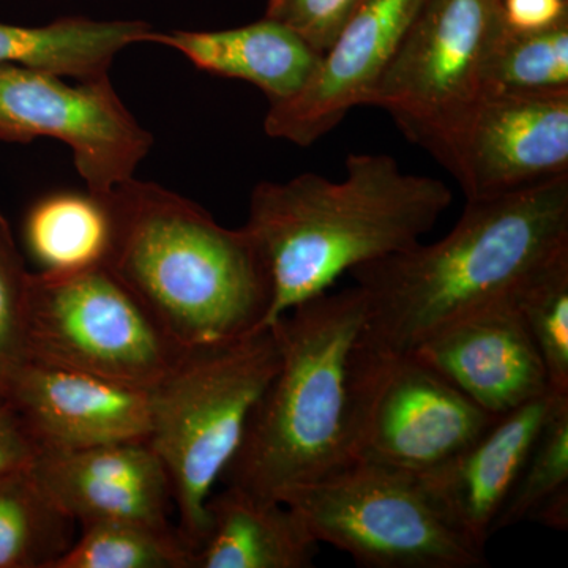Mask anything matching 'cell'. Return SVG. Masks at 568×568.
I'll use <instances>...</instances> for the list:
<instances>
[{
    "label": "cell",
    "instance_id": "obj_1",
    "mask_svg": "<svg viewBox=\"0 0 568 568\" xmlns=\"http://www.w3.org/2000/svg\"><path fill=\"white\" fill-rule=\"evenodd\" d=\"M568 248V174L466 201L454 230L349 272L364 293V342L410 353L446 325L514 293Z\"/></svg>",
    "mask_w": 568,
    "mask_h": 568
},
{
    "label": "cell",
    "instance_id": "obj_2",
    "mask_svg": "<svg viewBox=\"0 0 568 568\" xmlns=\"http://www.w3.org/2000/svg\"><path fill=\"white\" fill-rule=\"evenodd\" d=\"M452 203L446 183L405 173L387 153H351L342 181L257 183L245 227L272 280L264 327L346 272L417 245Z\"/></svg>",
    "mask_w": 568,
    "mask_h": 568
},
{
    "label": "cell",
    "instance_id": "obj_3",
    "mask_svg": "<svg viewBox=\"0 0 568 568\" xmlns=\"http://www.w3.org/2000/svg\"><path fill=\"white\" fill-rule=\"evenodd\" d=\"M366 302L357 286L316 295L275 321L280 366L222 480L260 500L349 465L357 443Z\"/></svg>",
    "mask_w": 568,
    "mask_h": 568
},
{
    "label": "cell",
    "instance_id": "obj_4",
    "mask_svg": "<svg viewBox=\"0 0 568 568\" xmlns=\"http://www.w3.org/2000/svg\"><path fill=\"white\" fill-rule=\"evenodd\" d=\"M106 265L183 349L264 328L272 280L260 246L181 194L132 178L103 196Z\"/></svg>",
    "mask_w": 568,
    "mask_h": 568
},
{
    "label": "cell",
    "instance_id": "obj_5",
    "mask_svg": "<svg viewBox=\"0 0 568 568\" xmlns=\"http://www.w3.org/2000/svg\"><path fill=\"white\" fill-rule=\"evenodd\" d=\"M274 325L185 349L181 361L152 387L148 443L160 458L185 544L200 547L205 506L231 465L254 406L280 366Z\"/></svg>",
    "mask_w": 568,
    "mask_h": 568
},
{
    "label": "cell",
    "instance_id": "obj_6",
    "mask_svg": "<svg viewBox=\"0 0 568 568\" xmlns=\"http://www.w3.org/2000/svg\"><path fill=\"white\" fill-rule=\"evenodd\" d=\"M320 544L365 568L488 567L485 548L437 507L416 474L354 459L282 499Z\"/></svg>",
    "mask_w": 568,
    "mask_h": 568
},
{
    "label": "cell",
    "instance_id": "obj_7",
    "mask_svg": "<svg viewBox=\"0 0 568 568\" xmlns=\"http://www.w3.org/2000/svg\"><path fill=\"white\" fill-rule=\"evenodd\" d=\"M28 361L152 388L185 353L106 264L31 275Z\"/></svg>",
    "mask_w": 568,
    "mask_h": 568
},
{
    "label": "cell",
    "instance_id": "obj_8",
    "mask_svg": "<svg viewBox=\"0 0 568 568\" xmlns=\"http://www.w3.org/2000/svg\"><path fill=\"white\" fill-rule=\"evenodd\" d=\"M507 29L503 0H424L366 106L390 115L425 149L480 93Z\"/></svg>",
    "mask_w": 568,
    "mask_h": 568
},
{
    "label": "cell",
    "instance_id": "obj_9",
    "mask_svg": "<svg viewBox=\"0 0 568 568\" xmlns=\"http://www.w3.org/2000/svg\"><path fill=\"white\" fill-rule=\"evenodd\" d=\"M497 417L413 354L364 342L355 458L425 476L462 454Z\"/></svg>",
    "mask_w": 568,
    "mask_h": 568
},
{
    "label": "cell",
    "instance_id": "obj_10",
    "mask_svg": "<svg viewBox=\"0 0 568 568\" xmlns=\"http://www.w3.org/2000/svg\"><path fill=\"white\" fill-rule=\"evenodd\" d=\"M39 136L70 145L95 197L132 179L153 145L110 77L70 85L54 74L0 65V142L28 144Z\"/></svg>",
    "mask_w": 568,
    "mask_h": 568
},
{
    "label": "cell",
    "instance_id": "obj_11",
    "mask_svg": "<svg viewBox=\"0 0 568 568\" xmlns=\"http://www.w3.org/2000/svg\"><path fill=\"white\" fill-rule=\"evenodd\" d=\"M425 151L466 201L568 174V89L480 93Z\"/></svg>",
    "mask_w": 568,
    "mask_h": 568
},
{
    "label": "cell",
    "instance_id": "obj_12",
    "mask_svg": "<svg viewBox=\"0 0 568 568\" xmlns=\"http://www.w3.org/2000/svg\"><path fill=\"white\" fill-rule=\"evenodd\" d=\"M422 3L364 0L304 89L268 106L265 133L308 148L335 130L354 108L366 106Z\"/></svg>",
    "mask_w": 568,
    "mask_h": 568
},
{
    "label": "cell",
    "instance_id": "obj_13",
    "mask_svg": "<svg viewBox=\"0 0 568 568\" xmlns=\"http://www.w3.org/2000/svg\"><path fill=\"white\" fill-rule=\"evenodd\" d=\"M3 399L41 452L148 440L152 388L28 361L14 373Z\"/></svg>",
    "mask_w": 568,
    "mask_h": 568
},
{
    "label": "cell",
    "instance_id": "obj_14",
    "mask_svg": "<svg viewBox=\"0 0 568 568\" xmlns=\"http://www.w3.org/2000/svg\"><path fill=\"white\" fill-rule=\"evenodd\" d=\"M514 293L446 325L410 351L493 416L552 394Z\"/></svg>",
    "mask_w": 568,
    "mask_h": 568
},
{
    "label": "cell",
    "instance_id": "obj_15",
    "mask_svg": "<svg viewBox=\"0 0 568 568\" xmlns=\"http://www.w3.org/2000/svg\"><path fill=\"white\" fill-rule=\"evenodd\" d=\"M31 473L52 503L81 526L100 521L173 526L170 480L148 440L41 452Z\"/></svg>",
    "mask_w": 568,
    "mask_h": 568
},
{
    "label": "cell",
    "instance_id": "obj_16",
    "mask_svg": "<svg viewBox=\"0 0 568 568\" xmlns=\"http://www.w3.org/2000/svg\"><path fill=\"white\" fill-rule=\"evenodd\" d=\"M552 394L504 414L446 465L418 476L444 515L470 540L487 548L514 491L530 448L551 406Z\"/></svg>",
    "mask_w": 568,
    "mask_h": 568
},
{
    "label": "cell",
    "instance_id": "obj_17",
    "mask_svg": "<svg viewBox=\"0 0 568 568\" xmlns=\"http://www.w3.org/2000/svg\"><path fill=\"white\" fill-rule=\"evenodd\" d=\"M149 41L181 52L196 69L256 85L271 104L301 92L323 58L301 36L267 17L224 31H153Z\"/></svg>",
    "mask_w": 568,
    "mask_h": 568
},
{
    "label": "cell",
    "instance_id": "obj_18",
    "mask_svg": "<svg viewBox=\"0 0 568 568\" xmlns=\"http://www.w3.org/2000/svg\"><path fill=\"white\" fill-rule=\"evenodd\" d=\"M320 541L286 504L224 485L205 506L193 568H310Z\"/></svg>",
    "mask_w": 568,
    "mask_h": 568
},
{
    "label": "cell",
    "instance_id": "obj_19",
    "mask_svg": "<svg viewBox=\"0 0 568 568\" xmlns=\"http://www.w3.org/2000/svg\"><path fill=\"white\" fill-rule=\"evenodd\" d=\"M155 29L144 21H93L71 17L39 26L0 22V65H17L74 78L80 82L110 77L115 55L149 41Z\"/></svg>",
    "mask_w": 568,
    "mask_h": 568
},
{
    "label": "cell",
    "instance_id": "obj_20",
    "mask_svg": "<svg viewBox=\"0 0 568 568\" xmlns=\"http://www.w3.org/2000/svg\"><path fill=\"white\" fill-rule=\"evenodd\" d=\"M24 234L41 271H81L106 264L110 212L102 197L89 192L50 194L29 211Z\"/></svg>",
    "mask_w": 568,
    "mask_h": 568
},
{
    "label": "cell",
    "instance_id": "obj_21",
    "mask_svg": "<svg viewBox=\"0 0 568 568\" xmlns=\"http://www.w3.org/2000/svg\"><path fill=\"white\" fill-rule=\"evenodd\" d=\"M519 523L568 528V395L552 394L547 418L497 518L495 534Z\"/></svg>",
    "mask_w": 568,
    "mask_h": 568
},
{
    "label": "cell",
    "instance_id": "obj_22",
    "mask_svg": "<svg viewBox=\"0 0 568 568\" xmlns=\"http://www.w3.org/2000/svg\"><path fill=\"white\" fill-rule=\"evenodd\" d=\"M73 529L31 467L0 478V568H51L73 544Z\"/></svg>",
    "mask_w": 568,
    "mask_h": 568
},
{
    "label": "cell",
    "instance_id": "obj_23",
    "mask_svg": "<svg viewBox=\"0 0 568 568\" xmlns=\"http://www.w3.org/2000/svg\"><path fill=\"white\" fill-rule=\"evenodd\" d=\"M51 568H193V549L178 526L100 521L82 526Z\"/></svg>",
    "mask_w": 568,
    "mask_h": 568
},
{
    "label": "cell",
    "instance_id": "obj_24",
    "mask_svg": "<svg viewBox=\"0 0 568 568\" xmlns=\"http://www.w3.org/2000/svg\"><path fill=\"white\" fill-rule=\"evenodd\" d=\"M552 394L568 395V248L530 272L514 293Z\"/></svg>",
    "mask_w": 568,
    "mask_h": 568
},
{
    "label": "cell",
    "instance_id": "obj_25",
    "mask_svg": "<svg viewBox=\"0 0 568 568\" xmlns=\"http://www.w3.org/2000/svg\"><path fill=\"white\" fill-rule=\"evenodd\" d=\"M568 89V18L541 31L508 28L484 71V92H551Z\"/></svg>",
    "mask_w": 568,
    "mask_h": 568
},
{
    "label": "cell",
    "instance_id": "obj_26",
    "mask_svg": "<svg viewBox=\"0 0 568 568\" xmlns=\"http://www.w3.org/2000/svg\"><path fill=\"white\" fill-rule=\"evenodd\" d=\"M31 272L9 222L0 212V395L14 373L28 362L24 343V315Z\"/></svg>",
    "mask_w": 568,
    "mask_h": 568
},
{
    "label": "cell",
    "instance_id": "obj_27",
    "mask_svg": "<svg viewBox=\"0 0 568 568\" xmlns=\"http://www.w3.org/2000/svg\"><path fill=\"white\" fill-rule=\"evenodd\" d=\"M364 0H268L265 17L282 22L321 55Z\"/></svg>",
    "mask_w": 568,
    "mask_h": 568
},
{
    "label": "cell",
    "instance_id": "obj_28",
    "mask_svg": "<svg viewBox=\"0 0 568 568\" xmlns=\"http://www.w3.org/2000/svg\"><path fill=\"white\" fill-rule=\"evenodd\" d=\"M39 454L40 448L21 418L3 399L0 403V478L29 469Z\"/></svg>",
    "mask_w": 568,
    "mask_h": 568
},
{
    "label": "cell",
    "instance_id": "obj_29",
    "mask_svg": "<svg viewBox=\"0 0 568 568\" xmlns=\"http://www.w3.org/2000/svg\"><path fill=\"white\" fill-rule=\"evenodd\" d=\"M503 9L514 31H541L568 18L566 0H503Z\"/></svg>",
    "mask_w": 568,
    "mask_h": 568
},
{
    "label": "cell",
    "instance_id": "obj_30",
    "mask_svg": "<svg viewBox=\"0 0 568 568\" xmlns=\"http://www.w3.org/2000/svg\"><path fill=\"white\" fill-rule=\"evenodd\" d=\"M2 402H3V396H2V395H0V403H2Z\"/></svg>",
    "mask_w": 568,
    "mask_h": 568
}]
</instances>
